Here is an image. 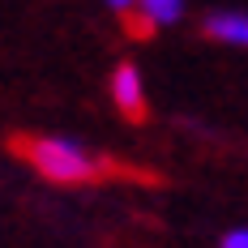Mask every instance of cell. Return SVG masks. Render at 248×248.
<instances>
[{
  "label": "cell",
  "mask_w": 248,
  "mask_h": 248,
  "mask_svg": "<svg viewBox=\"0 0 248 248\" xmlns=\"http://www.w3.org/2000/svg\"><path fill=\"white\" fill-rule=\"evenodd\" d=\"M13 146L39 175H47L51 184H81V180L103 175V167L86 150L69 146V141H56V137H17Z\"/></svg>",
  "instance_id": "cell-1"
},
{
  "label": "cell",
  "mask_w": 248,
  "mask_h": 248,
  "mask_svg": "<svg viewBox=\"0 0 248 248\" xmlns=\"http://www.w3.org/2000/svg\"><path fill=\"white\" fill-rule=\"evenodd\" d=\"M111 99L128 120H146V94H141V73L133 64H120L111 77Z\"/></svg>",
  "instance_id": "cell-2"
},
{
  "label": "cell",
  "mask_w": 248,
  "mask_h": 248,
  "mask_svg": "<svg viewBox=\"0 0 248 248\" xmlns=\"http://www.w3.org/2000/svg\"><path fill=\"white\" fill-rule=\"evenodd\" d=\"M205 34L227 39V43H244L248 39V22H244V13H218V17L205 22Z\"/></svg>",
  "instance_id": "cell-3"
},
{
  "label": "cell",
  "mask_w": 248,
  "mask_h": 248,
  "mask_svg": "<svg viewBox=\"0 0 248 248\" xmlns=\"http://www.w3.org/2000/svg\"><path fill=\"white\" fill-rule=\"evenodd\" d=\"M141 13L150 17V26H163V22H175V17L184 13V9H180L175 0H150V4L141 9Z\"/></svg>",
  "instance_id": "cell-4"
},
{
  "label": "cell",
  "mask_w": 248,
  "mask_h": 248,
  "mask_svg": "<svg viewBox=\"0 0 248 248\" xmlns=\"http://www.w3.org/2000/svg\"><path fill=\"white\" fill-rule=\"evenodd\" d=\"M124 13V26H128V34H137V39H150L154 34V26H150V17L141 13V9H128V4H116Z\"/></svg>",
  "instance_id": "cell-5"
},
{
  "label": "cell",
  "mask_w": 248,
  "mask_h": 248,
  "mask_svg": "<svg viewBox=\"0 0 248 248\" xmlns=\"http://www.w3.org/2000/svg\"><path fill=\"white\" fill-rule=\"evenodd\" d=\"M223 248H248V235L244 231H231V235L223 240Z\"/></svg>",
  "instance_id": "cell-6"
}]
</instances>
